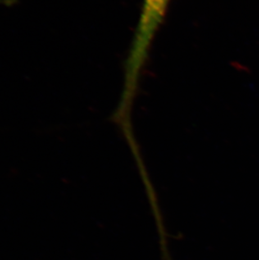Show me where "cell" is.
<instances>
[{
    "label": "cell",
    "instance_id": "1",
    "mask_svg": "<svg viewBox=\"0 0 259 260\" xmlns=\"http://www.w3.org/2000/svg\"><path fill=\"white\" fill-rule=\"evenodd\" d=\"M171 0H143L129 56L125 62V74L131 78L141 76L149 54L150 47Z\"/></svg>",
    "mask_w": 259,
    "mask_h": 260
},
{
    "label": "cell",
    "instance_id": "2",
    "mask_svg": "<svg viewBox=\"0 0 259 260\" xmlns=\"http://www.w3.org/2000/svg\"><path fill=\"white\" fill-rule=\"evenodd\" d=\"M16 0H0V5H5V6H11L15 5Z\"/></svg>",
    "mask_w": 259,
    "mask_h": 260
}]
</instances>
